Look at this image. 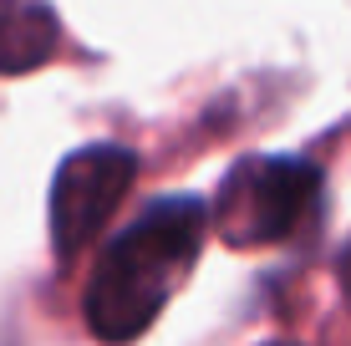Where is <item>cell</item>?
I'll return each mask as SVG.
<instances>
[{
	"instance_id": "cell-2",
	"label": "cell",
	"mask_w": 351,
	"mask_h": 346,
	"mask_svg": "<svg viewBox=\"0 0 351 346\" xmlns=\"http://www.w3.org/2000/svg\"><path fill=\"white\" fill-rule=\"evenodd\" d=\"M316 199H321V173L306 158L260 153V158H239L224 173L214 224H219L224 245L234 249L280 245L316 214Z\"/></svg>"
},
{
	"instance_id": "cell-1",
	"label": "cell",
	"mask_w": 351,
	"mask_h": 346,
	"mask_svg": "<svg viewBox=\"0 0 351 346\" xmlns=\"http://www.w3.org/2000/svg\"><path fill=\"white\" fill-rule=\"evenodd\" d=\"M204 234H209V209L193 194L158 199V204L143 209V219H132L102 249V260H97V270L87 280L82 311H87L92 336L107 346L138 341L163 316L178 280L193 270Z\"/></svg>"
},
{
	"instance_id": "cell-4",
	"label": "cell",
	"mask_w": 351,
	"mask_h": 346,
	"mask_svg": "<svg viewBox=\"0 0 351 346\" xmlns=\"http://www.w3.org/2000/svg\"><path fill=\"white\" fill-rule=\"evenodd\" d=\"M62 46V21L46 0H0V77L46 66Z\"/></svg>"
},
{
	"instance_id": "cell-5",
	"label": "cell",
	"mask_w": 351,
	"mask_h": 346,
	"mask_svg": "<svg viewBox=\"0 0 351 346\" xmlns=\"http://www.w3.org/2000/svg\"><path fill=\"white\" fill-rule=\"evenodd\" d=\"M270 346H290V341H270Z\"/></svg>"
},
{
	"instance_id": "cell-3",
	"label": "cell",
	"mask_w": 351,
	"mask_h": 346,
	"mask_svg": "<svg viewBox=\"0 0 351 346\" xmlns=\"http://www.w3.org/2000/svg\"><path fill=\"white\" fill-rule=\"evenodd\" d=\"M132 178H138V153L117 148V143H87L51 178V249L56 260H77L107 219L128 199Z\"/></svg>"
}]
</instances>
